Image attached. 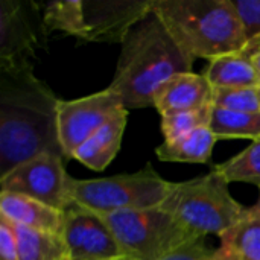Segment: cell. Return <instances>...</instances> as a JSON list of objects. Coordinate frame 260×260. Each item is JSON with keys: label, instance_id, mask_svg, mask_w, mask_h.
Returning <instances> with one entry per match:
<instances>
[{"label": "cell", "instance_id": "obj_1", "mask_svg": "<svg viewBox=\"0 0 260 260\" xmlns=\"http://www.w3.org/2000/svg\"><path fill=\"white\" fill-rule=\"evenodd\" d=\"M58 104L34 69L0 72V177L37 155H62Z\"/></svg>", "mask_w": 260, "mask_h": 260}, {"label": "cell", "instance_id": "obj_2", "mask_svg": "<svg viewBox=\"0 0 260 260\" xmlns=\"http://www.w3.org/2000/svg\"><path fill=\"white\" fill-rule=\"evenodd\" d=\"M193 58L151 11L122 41L116 73L108 88L126 110L154 107L155 91L174 75L192 72Z\"/></svg>", "mask_w": 260, "mask_h": 260}, {"label": "cell", "instance_id": "obj_3", "mask_svg": "<svg viewBox=\"0 0 260 260\" xmlns=\"http://www.w3.org/2000/svg\"><path fill=\"white\" fill-rule=\"evenodd\" d=\"M152 11L193 59H215L248 43L232 0H154Z\"/></svg>", "mask_w": 260, "mask_h": 260}, {"label": "cell", "instance_id": "obj_4", "mask_svg": "<svg viewBox=\"0 0 260 260\" xmlns=\"http://www.w3.org/2000/svg\"><path fill=\"white\" fill-rule=\"evenodd\" d=\"M197 238H221L247 213L229 190V181L215 169L206 175L172 183L160 206Z\"/></svg>", "mask_w": 260, "mask_h": 260}, {"label": "cell", "instance_id": "obj_5", "mask_svg": "<svg viewBox=\"0 0 260 260\" xmlns=\"http://www.w3.org/2000/svg\"><path fill=\"white\" fill-rule=\"evenodd\" d=\"M172 183L161 178L148 163L136 174L113 175L94 180L69 178L67 193L72 204L99 215L143 210L161 206Z\"/></svg>", "mask_w": 260, "mask_h": 260}, {"label": "cell", "instance_id": "obj_6", "mask_svg": "<svg viewBox=\"0 0 260 260\" xmlns=\"http://www.w3.org/2000/svg\"><path fill=\"white\" fill-rule=\"evenodd\" d=\"M102 216L111 229L122 256L129 260H163L197 239L160 206Z\"/></svg>", "mask_w": 260, "mask_h": 260}, {"label": "cell", "instance_id": "obj_7", "mask_svg": "<svg viewBox=\"0 0 260 260\" xmlns=\"http://www.w3.org/2000/svg\"><path fill=\"white\" fill-rule=\"evenodd\" d=\"M49 34L43 11L30 0H0V72L34 69Z\"/></svg>", "mask_w": 260, "mask_h": 260}, {"label": "cell", "instance_id": "obj_8", "mask_svg": "<svg viewBox=\"0 0 260 260\" xmlns=\"http://www.w3.org/2000/svg\"><path fill=\"white\" fill-rule=\"evenodd\" d=\"M69 178L70 175L64 169V157L47 152L2 175L0 192L24 195L53 209L66 210L72 206L67 193Z\"/></svg>", "mask_w": 260, "mask_h": 260}, {"label": "cell", "instance_id": "obj_9", "mask_svg": "<svg viewBox=\"0 0 260 260\" xmlns=\"http://www.w3.org/2000/svg\"><path fill=\"white\" fill-rule=\"evenodd\" d=\"M122 108V99L108 87L73 101L59 99L58 139L64 158H73L75 151Z\"/></svg>", "mask_w": 260, "mask_h": 260}, {"label": "cell", "instance_id": "obj_10", "mask_svg": "<svg viewBox=\"0 0 260 260\" xmlns=\"http://www.w3.org/2000/svg\"><path fill=\"white\" fill-rule=\"evenodd\" d=\"M154 0H81L79 41L120 43L152 11Z\"/></svg>", "mask_w": 260, "mask_h": 260}, {"label": "cell", "instance_id": "obj_11", "mask_svg": "<svg viewBox=\"0 0 260 260\" xmlns=\"http://www.w3.org/2000/svg\"><path fill=\"white\" fill-rule=\"evenodd\" d=\"M61 236L67 247L69 260H107L122 256L105 218L78 204L64 210Z\"/></svg>", "mask_w": 260, "mask_h": 260}, {"label": "cell", "instance_id": "obj_12", "mask_svg": "<svg viewBox=\"0 0 260 260\" xmlns=\"http://www.w3.org/2000/svg\"><path fill=\"white\" fill-rule=\"evenodd\" d=\"M213 87L201 73H177L168 79L154 94V108L160 116L186 113L212 104Z\"/></svg>", "mask_w": 260, "mask_h": 260}, {"label": "cell", "instance_id": "obj_13", "mask_svg": "<svg viewBox=\"0 0 260 260\" xmlns=\"http://www.w3.org/2000/svg\"><path fill=\"white\" fill-rule=\"evenodd\" d=\"M0 216L14 225H23L35 230L61 235L64 222V210L53 209L34 198L0 192Z\"/></svg>", "mask_w": 260, "mask_h": 260}, {"label": "cell", "instance_id": "obj_14", "mask_svg": "<svg viewBox=\"0 0 260 260\" xmlns=\"http://www.w3.org/2000/svg\"><path fill=\"white\" fill-rule=\"evenodd\" d=\"M256 43L250 41L244 49L209 61L204 76L213 88L260 87V76L253 62Z\"/></svg>", "mask_w": 260, "mask_h": 260}, {"label": "cell", "instance_id": "obj_15", "mask_svg": "<svg viewBox=\"0 0 260 260\" xmlns=\"http://www.w3.org/2000/svg\"><path fill=\"white\" fill-rule=\"evenodd\" d=\"M126 119L128 110L122 108L75 151L73 160L91 171H104L114 160L122 146Z\"/></svg>", "mask_w": 260, "mask_h": 260}, {"label": "cell", "instance_id": "obj_16", "mask_svg": "<svg viewBox=\"0 0 260 260\" xmlns=\"http://www.w3.org/2000/svg\"><path fill=\"white\" fill-rule=\"evenodd\" d=\"M215 250V260H260V212L248 209L245 216L227 230Z\"/></svg>", "mask_w": 260, "mask_h": 260}, {"label": "cell", "instance_id": "obj_17", "mask_svg": "<svg viewBox=\"0 0 260 260\" xmlns=\"http://www.w3.org/2000/svg\"><path fill=\"white\" fill-rule=\"evenodd\" d=\"M218 137L209 126L198 128L180 139L163 142L155 154L161 161L171 163H210L213 146Z\"/></svg>", "mask_w": 260, "mask_h": 260}, {"label": "cell", "instance_id": "obj_18", "mask_svg": "<svg viewBox=\"0 0 260 260\" xmlns=\"http://www.w3.org/2000/svg\"><path fill=\"white\" fill-rule=\"evenodd\" d=\"M18 244V260H69L61 235L14 225Z\"/></svg>", "mask_w": 260, "mask_h": 260}, {"label": "cell", "instance_id": "obj_19", "mask_svg": "<svg viewBox=\"0 0 260 260\" xmlns=\"http://www.w3.org/2000/svg\"><path fill=\"white\" fill-rule=\"evenodd\" d=\"M209 128L219 139H251L260 137V111L244 113L222 108L212 110Z\"/></svg>", "mask_w": 260, "mask_h": 260}, {"label": "cell", "instance_id": "obj_20", "mask_svg": "<svg viewBox=\"0 0 260 260\" xmlns=\"http://www.w3.org/2000/svg\"><path fill=\"white\" fill-rule=\"evenodd\" d=\"M229 183H247L260 189V137L227 161L213 168Z\"/></svg>", "mask_w": 260, "mask_h": 260}, {"label": "cell", "instance_id": "obj_21", "mask_svg": "<svg viewBox=\"0 0 260 260\" xmlns=\"http://www.w3.org/2000/svg\"><path fill=\"white\" fill-rule=\"evenodd\" d=\"M212 110L213 105H207L204 108L193 110V111L161 116V133L165 142L180 139L198 128L209 126L212 119Z\"/></svg>", "mask_w": 260, "mask_h": 260}, {"label": "cell", "instance_id": "obj_22", "mask_svg": "<svg viewBox=\"0 0 260 260\" xmlns=\"http://www.w3.org/2000/svg\"><path fill=\"white\" fill-rule=\"evenodd\" d=\"M212 104L215 108H222V110H230V111L259 113V87L213 88Z\"/></svg>", "mask_w": 260, "mask_h": 260}, {"label": "cell", "instance_id": "obj_23", "mask_svg": "<svg viewBox=\"0 0 260 260\" xmlns=\"http://www.w3.org/2000/svg\"><path fill=\"white\" fill-rule=\"evenodd\" d=\"M247 43L260 38V0H232Z\"/></svg>", "mask_w": 260, "mask_h": 260}, {"label": "cell", "instance_id": "obj_24", "mask_svg": "<svg viewBox=\"0 0 260 260\" xmlns=\"http://www.w3.org/2000/svg\"><path fill=\"white\" fill-rule=\"evenodd\" d=\"M163 260H215V250L206 244V238H197Z\"/></svg>", "mask_w": 260, "mask_h": 260}, {"label": "cell", "instance_id": "obj_25", "mask_svg": "<svg viewBox=\"0 0 260 260\" xmlns=\"http://www.w3.org/2000/svg\"><path fill=\"white\" fill-rule=\"evenodd\" d=\"M0 260H18V244L14 224L0 216Z\"/></svg>", "mask_w": 260, "mask_h": 260}, {"label": "cell", "instance_id": "obj_26", "mask_svg": "<svg viewBox=\"0 0 260 260\" xmlns=\"http://www.w3.org/2000/svg\"><path fill=\"white\" fill-rule=\"evenodd\" d=\"M256 43V50H254V55H253V62H254V67L257 70L260 76V38L257 40H253Z\"/></svg>", "mask_w": 260, "mask_h": 260}, {"label": "cell", "instance_id": "obj_27", "mask_svg": "<svg viewBox=\"0 0 260 260\" xmlns=\"http://www.w3.org/2000/svg\"><path fill=\"white\" fill-rule=\"evenodd\" d=\"M259 190H260V189H259ZM253 209H256V210H259V212H260V197H259V201H257V203H256V204L253 206Z\"/></svg>", "mask_w": 260, "mask_h": 260}, {"label": "cell", "instance_id": "obj_28", "mask_svg": "<svg viewBox=\"0 0 260 260\" xmlns=\"http://www.w3.org/2000/svg\"><path fill=\"white\" fill-rule=\"evenodd\" d=\"M107 260H129V259H126L125 256H120V257H114V259H107Z\"/></svg>", "mask_w": 260, "mask_h": 260}, {"label": "cell", "instance_id": "obj_29", "mask_svg": "<svg viewBox=\"0 0 260 260\" xmlns=\"http://www.w3.org/2000/svg\"><path fill=\"white\" fill-rule=\"evenodd\" d=\"M259 96H260V87H259Z\"/></svg>", "mask_w": 260, "mask_h": 260}]
</instances>
